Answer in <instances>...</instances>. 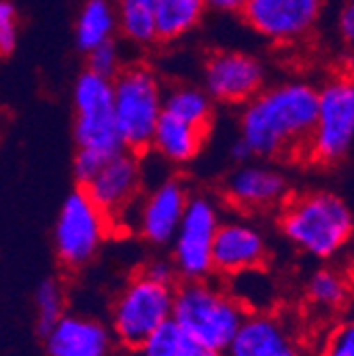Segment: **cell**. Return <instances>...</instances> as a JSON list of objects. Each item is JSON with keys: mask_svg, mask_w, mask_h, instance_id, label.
<instances>
[{"mask_svg": "<svg viewBox=\"0 0 354 356\" xmlns=\"http://www.w3.org/2000/svg\"><path fill=\"white\" fill-rule=\"evenodd\" d=\"M49 356H113L115 339L111 329L92 316L64 314L47 333Z\"/></svg>", "mask_w": 354, "mask_h": 356, "instance_id": "2e32d148", "label": "cell"}, {"mask_svg": "<svg viewBox=\"0 0 354 356\" xmlns=\"http://www.w3.org/2000/svg\"><path fill=\"white\" fill-rule=\"evenodd\" d=\"M183 335L181 331L174 327L172 321L161 325L157 331H153L136 350V356H176L181 348Z\"/></svg>", "mask_w": 354, "mask_h": 356, "instance_id": "d4e9b609", "label": "cell"}, {"mask_svg": "<svg viewBox=\"0 0 354 356\" xmlns=\"http://www.w3.org/2000/svg\"><path fill=\"white\" fill-rule=\"evenodd\" d=\"M307 299L312 305L323 309H339L346 305L350 295V284L346 276L333 267H321L307 280Z\"/></svg>", "mask_w": 354, "mask_h": 356, "instance_id": "603a6c76", "label": "cell"}, {"mask_svg": "<svg viewBox=\"0 0 354 356\" xmlns=\"http://www.w3.org/2000/svg\"><path fill=\"white\" fill-rule=\"evenodd\" d=\"M108 216L81 187L70 191L58 212L54 227L58 261L66 270H81L94 261L108 236Z\"/></svg>", "mask_w": 354, "mask_h": 356, "instance_id": "52a82bcc", "label": "cell"}, {"mask_svg": "<svg viewBox=\"0 0 354 356\" xmlns=\"http://www.w3.org/2000/svg\"><path fill=\"white\" fill-rule=\"evenodd\" d=\"M176 356H225V352L210 348V346H204V343H198V341H193L189 337H183L179 354H176Z\"/></svg>", "mask_w": 354, "mask_h": 356, "instance_id": "4dcf8cb0", "label": "cell"}, {"mask_svg": "<svg viewBox=\"0 0 354 356\" xmlns=\"http://www.w3.org/2000/svg\"><path fill=\"white\" fill-rule=\"evenodd\" d=\"M225 356H301L291 329L274 314H246Z\"/></svg>", "mask_w": 354, "mask_h": 356, "instance_id": "e0dca14e", "label": "cell"}, {"mask_svg": "<svg viewBox=\"0 0 354 356\" xmlns=\"http://www.w3.org/2000/svg\"><path fill=\"white\" fill-rule=\"evenodd\" d=\"M223 220L216 202L210 195H189L181 225L172 240V263L176 276L185 282L206 280L212 276V242Z\"/></svg>", "mask_w": 354, "mask_h": 356, "instance_id": "9c48e42d", "label": "cell"}, {"mask_svg": "<svg viewBox=\"0 0 354 356\" xmlns=\"http://www.w3.org/2000/svg\"><path fill=\"white\" fill-rule=\"evenodd\" d=\"M230 153H232V159H234L238 165L248 163V161L252 159V153H250V149L246 147V143H244L242 138H236V140H234V145H232Z\"/></svg>", "mask_w": 354, "mask_h": 356, "instance_id": "836d02e7", "label": "cell"}, {"mask_svg": "<svg viewBox=\"0 0 354 356\" xmlns=\"http://www.w3.org/2000/svg\"><path fill=\"white\" fill-rule=\"evenodd\" d=\"M87 68L98 76H104V79H115L121 70V56H119V49L115 40H108L104 44H98L92 51H87Z\"/></svg>", "mask_w": 354, "mask_h": 356, "instance_id": "484cf974", "label": "cell"}, {"mask_svg": "<svg viewBox=\"0 0 354 356\" xmlns=\"http://www.w3.org/2000/svg\"><path fill=\"white\" fill-rule=\"evenodd\" d=\"M206 136L208 129L161 113L157 127L153 131L151 149L170 163H189L200 155Z\"/></svg>", "mask_w": 354, "mask_h": 356, "instance_id": "ac0fdd59", "label": "cell"}, {"mask_svg": "<svg viewBox=\"0 0 354 356\" xmlns=\"http://www.w3.org/2000/svg\"><path fill=\"white\" fill-rule=\"evenodd\" d=\"M117 11L113 0H85L74 24V40L77 47L87 54L98 44L115 40Z\"/></svg>", "mask_w": 354, "mask_h": 356, "instance_id": "d6986e66", "label": "cell"}, {"mask_svg": "<svg viewBox=\"0 0 354 356\" xmlns=\"http://www.w3.org/2000/svg\"><path fill=\"white\" fill-rule=\"evenodd\" d=\"M248 312L230 289L206 280L183 282L174 289L172 323L183 337L223 350L230 346Z\"/></svg>", "mask_w": 354, "mask_h": 356, "instance_id": "3957f363", "label": "cell"}, {"mask_svg": "<svg viewBox=\"0 0 354 356\" xmlns=\"http://www.w3.org/2000/svg\"><path fill=\"white\" fill-rule=\"evenodd\" d=\"M34 307H36V325L40 333L45 335L66 314V295L60 280L47 278L36 286Z\"/></svg>", "mask_w": 354, "mask_h": 356, "instance_id": "cb8c5ba5", "label": "cell"}, {"mask_svg": "<svg viewBox=\"0 0 354 356\" xmlns=\"http://www.w3.org/2000/svg\"><path fill=\"white\" fill-rule=\"evenodd\" d=\"M174 289L153 282L145 274L131 278L113 303L108 329L115 343L134 352L153 331L172 321Z\"/></svg>", "mask_w": 354, "mask_h": 356, "instance_id": "8992f818", "label": "cell"}, {"mask_svg": "<svg viewBox=\"0 0 354 356\" xmlns=\"http://www.w3.org/2000/svg\"><path fill=\"white\" fill-rule=\"evenodd\" d=\"M189 191L179 178H166L145 197L136 212V229L153 246H170L181 225Z\"/></svg>", "mask_w": 354, "mask_h": 356, "instance_id": "5bb4252c", "label": "cell"}, {"mask_svg": "<svg viewBox=\"0 0 354 356\" xmlns=\"http://www.w3.org/2000/svg\"><path fill=\"white\" fill-rule=\"evenodd\" d=\"M155 5L157 0H115L117 26L134 44H153L155 38Z\"/></svg>", "mask_w": 354, "mask_h": 356, "instance_id": "7402d4cb", "label": "cell"}, {"mask_svg": "<svg viewBox=\"0 0 354 356\" xmlns=\"http://www.w3.org/2000/svg\"><path fill=\"white\" fill-rule=\"evenodd\" d=\"M354 218L344 197L331 191H309L287 200L280 212L282 236L314 259H331L352 238Z\"/></svg>", "mask_w": 354, "mask_h": 356, "instance_id": "7a4b0ae2", "label": "cell"}, {"mask_svg": "<svg viewBox=\"0 0 354 356\" xmlns=\"http://www.w3.org/2000/svg\"><path fill=\"white\" fill-rule=\"evenodd\" d=\"M140 274H145L149 280L159 282V284H166V286H174L176 278H179V276H176V267H174L172 259H166V257L151 259L145 265V270Z\"/></svg>", "mask_w": 354, "mask_h": 356, "instance_id": "f546056e", "label": "cell"}, {"mask_svg": "<svg viewBox=\"0 0 354 356\" xmlns=\"http://www.w3.org/2000/svg\"><path fill=\"white\" fill-rule=\"evenodd\" d=\"M354 145V81L337 74L319 89L316 121L305 155L321 165L341 163Z\"/></svg>", "mask_w": 354, "mask_h": 356, "instance_id": "5b68a950", "label": "cell"}, {"mask_svg": "<svg viewBox=\"0 0 354 356\" xmlns=\"http://www.w3.org/2000/svg\"><path fill=\"white\" fill-rule=\"evenodd\" d=\"M265 87V66L244 51H216L204 64V92L212 102L246 104Z\"/></svg>", "mask_w": 354, "mask_h": 356, "instance_id": "8fae6325", "label": "cell"}, {"mask_svg": "<svg viewBox=\"0 0 354 356\" xmlns=\"http://www.w3.org/2000/svg\"><path fill=\"white\" fill-rule=\"evenodd\" d=\"M163 113L185 123L210 129L214 102L202 87L179 85L163 94Z\"/></svg>", "mask_w": 354, "mask_h": 356, "instance_id": "44dd1931", "label": "cell"}, {"mask_svg": "<svg viewBox=\"0 0 354 356\" xmlns=\"http://www.w3.org/2000/svg\"><path fill=\"white\" fill-rule=\"evenodd\" d=\"M108 157L98 153V151H92V149H79L77 155H74V161H72V172H74V181L79 187H85L87 183L92 181V178L100 172V168L104 165Z\"/></svg>", "mask_w": 354, "mask_h": 356, "instance_id": "83f0119b", "label": "cell"}, {"mask_svg": "<svg viewBox=\"0 0 354 356\" xmlns=\"http://www.w3.org/2000/svg\"><path fill=\"white\" fill-rule=\"evenodd\" d=\"M337 30L346 42L354 40V5L352 3H346L341 7V11L337 15Z\"/></svg>", "mask_w": 354, "mask_h": 356, "instance_id": "1f68e13d", "label": "cell"}, {"mask_svg": "<svg viewBox=\"0 0 354 356\" xmlns=\"http://www.w3.org/2000/svg\"><path fill=\"white\" fill-rule=\"evenodd\" d=\"M143 187V165L136 153L119 151L111 155L100 172L85 187L90 200L108 216L111 222L123 218L134 206Z\"/></svg>", "mask_w": 354, "mask_h": 356, "instance_id": "7c38bea8", "label": "cell"}, {"mask_svg": "<svg viewBox=\"0 0 354 356\" xmlns=\"http://www.w3.org/2000/svg\"><path fill=\"white\" fill-rule=\"evenodd\" d=\"M289 183L282 172L265 163H242L225 181V197L240 210H265L284 202Z\"/></svg>", "mask_w": 354, "mask_h": 356, "instance_id": "9a60e30c", "label": "cell"}, {"mask_svg": "<svg viewBox=\"0 0 354 356\" xmlns=\"http://www.w3.org/2000/svg\"><path fill=\"white\" fill-rule=\"evenodd\" d=\"M161 113L163 89L157 74L145 64L121 68L113 79V117L123 149L136 155L149 151Z\"/></svg>", "mask_w": 354, "mask_h": 356, "instance_id": "277c9868", "label": "cell"}, {"mask_svg": "<svg viewBox=\"0 0 354 356\" xmlns=\"http://www.w3.org/2000/svg\"><path fill=\"white\" fill-rule=\"evenodd\" d=\"M17 47V11L9 0H0V58L11 56Z\"/></svg>", "mask_w": 354, "mask_h": 356, "instance_id": "4316f807", "label": "cell"}, {"mask_svg": "<svg viewBox=\"0 0 354 356\" xmlns=\"http://www.w3.org/2000/svg\"><path fill=\"white\" fill-rule=\"evenodd\" d=\"M268 261V240L246 220H220L212 242V274L236 276Z\"/></svg>", "mask_w": 354, "mask_h": 356, "instance_id": "4fadbf2b", "label": "cell"}, {"mask_svg": "<svg viewBox=\"0 0 354 356\" xmlns=\"http://www.w3.org/2000/svg\"><path fill=\"white\" fill-rule=\"evenodd\" d=\"M74 143L106 157L123 151L113 117V81L83 70L72 89Z\"/></svg>", "mask_w": 354, "mask_h": 356, "instance_id": "ba28073f", "label": "cell"}, {"mask_svg": "<svg viewBox=\"0 0 354 356\" xmlns=\"http://www.w3.org/2000/svg\"><path fill=\"white\" fill-rule=\"evenodd\" d=\"M250 0H206V7L218 13H242Z\"/></svg>", "mask_w": 354, "mask_h": 356, "instance_id": "d6a6232c", "label": "cell"}, {"mask_svg": "<svg viewBox=\"0 0 354 356\" xmlns=\"http://www.w3.org/2000/svg\"><path fill=\"white\" fill-rule=\"evenodd\" d=\"M325 0H250L244 22L263 38L291 44L314 32Z\"/></svg>", "mask_w": 354, "mask_h": 356, "instance_id": "30bf717a", "label": "cell"}, {"mask_svg": "<svg viewBox=\"0 0 354 356\" xmlns=\"http://www.w3.org/2000/svg\"><path fill=\"white\" fill-rule=\"evenodd\" d=\"M321 356H354V325L350 321L337 325L329 333Z\"/></svg>", "mask_w": 354, "mask_h": 356, "instance_id": "f1b7e54d", "label": "cell"}, {"mask_svg": "<svg viewBox=\"0 0 354 356\" xmlns=\"http://www.w3.org/2000/svg\"><path fill=\"white\" fill-rule=\"evenodd\" d=\"M206 0H157L155 38L174 42L189 34L206 13Z\"/></svg>", "mask_w": 354, "mask_h": 356, "instance_id": "ffe728a7", "label": "cell"}, {"mask_svg": "<svg viewBox=\"0 0 354 356\" xmlns=\"http://www.w3.org/2000/svg\"><path fill=\"white\" fill-rule=\"evenodd\" d=\"M319 89L309 81L263 87L240 115V138L252 157L276 159L305 153L316 121Z\"/></svg>", "mask_w": 354, "mask_h": 356, "instance_id": "6da1fadb", "label": "cell"}]
</instances>
